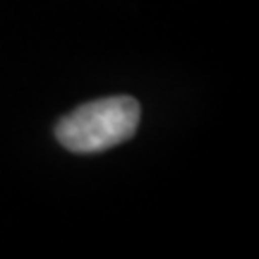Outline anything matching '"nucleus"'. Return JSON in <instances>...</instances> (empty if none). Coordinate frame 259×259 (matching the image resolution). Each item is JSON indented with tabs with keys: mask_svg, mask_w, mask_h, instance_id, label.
Masks as SVG:
<instances>
[{
	"mask_svg": "<svg viewBox=\"0 0 259 259\" xmlns=\"http://www.w3.org/2000/svg\"><path fill=\"white\" fill-rule=\"evenodd\" d=\"M139 125V103L130 96H111L87 103L58 122L60 144L77 154H96L127 142Z\"/></svg>",
	"mask_w": 259,
	"mask_h": 259,
	"instance_id": "obj_1",
	"label": "nucleus"
}]
</instances>
